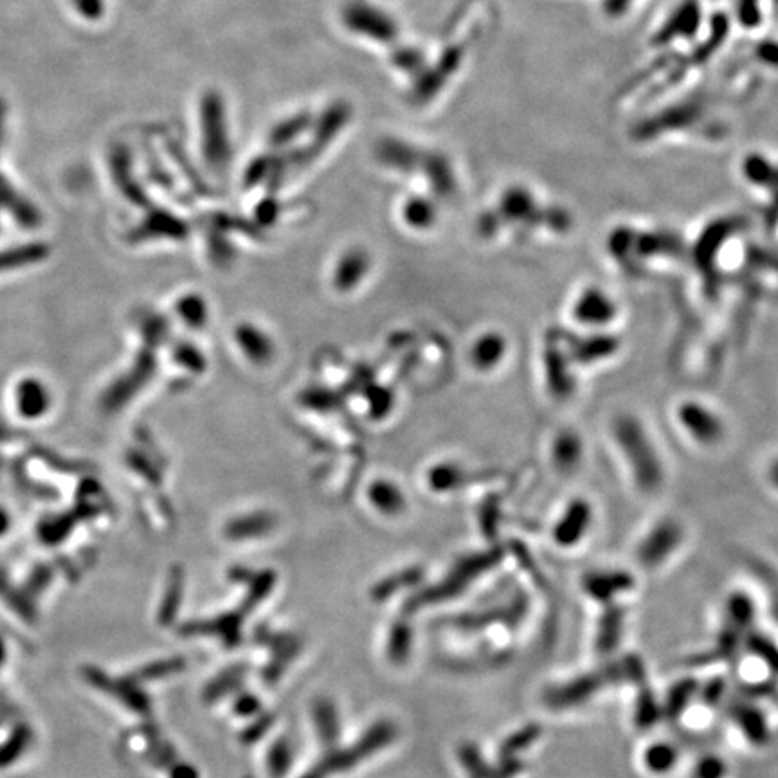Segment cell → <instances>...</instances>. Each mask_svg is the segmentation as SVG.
<instances>
[{
    "label": "cell",
    "mask_w": 778,
    "mask_h": 778,
    "mask_svg": "<svg viewBox=\"0 0 778 778\" xmlns=\"http://www.w3.org/2000/svg\"><path fill=\"white\" fill-rule=\"evenodd\" d=\"M730 137L723 98L703 82L640 110L627 123V139L638 148L723 146Z\"/></svg>",
    "instance_id": "6da1fadb"
},
{
    "label": "cell",
    "mask_w": 778,
    "mask_h": 778,
    "mask_svg": "<svg viewBox=\"0 0 778 778\" xmlns=\"http://www.w3.org/2000/svg\"><path fill=\"white\" fill-rule=\"evenodd\" d=\"M735 31L748 37H759L773 22L771 0H726Z\"/></svg>",
    "instance_id": "7a4b0ae2"
},
{
    "label": "cell",
    "mask_w": 778,
    "mask_h": 778,
    "mask_svg": "<svg viewBox=\"0 0 778 778\" xmlns=\"http://www.w3.org/2000/svg\"><path fill=\"white\" fill-rule=\"evenodd\" d=\"M613 316V305L607 296L600 294L598 290H589L584 296H580L579 303L575 305V319L579 317L584 323H607Z\"/></svg>",
    "instance_id": "3957f363"
},
{
    "label": "cell",
    "mask_w": 778,
    "mask_h": 778,
    "mask_svg": "<svg viewBox=\"0 0 778 778\" xmlns=\"http://www.w3.org/2000/svg\"><path fill=\"white\" fill-rule=\"evenodd\" d=\"M598 17L607 22H624L633 17L634 11L642 6L643 0H582Z\"/></svg>",
    "instance_id": "277c9868"
},
{
    "label": "cell",
    "mask_w": 778,
    "mask_h": 778,
    "mask_svg": "<svg viewBox=\"0 0 778 778\" xmlns=\"http://www.w3.org/2000/svg\"><path fill=\"white\" fill-rule=\"evenodd\" d=\"M28 254H6V256H0V269L2 267H10L13 263H19L20 260H26Z\"/></svg>",
    "instance_id": "5b68a950"
},
{
    "label": "cell",
    "mask_w": 778,
    "mask_h": 778,
    "mask_svg": "<svg viewBox=\"0 0 778 778\" xmlns=\"http://www.w3.org/2000/svg\"><path fill=\"white\" fill-rule=\"evenodd\" d=\"M771 15H773V22H778V0H771Z\"/></svg>",
    "instance_id": "8992f818"
}]
</instances>
